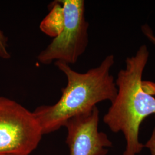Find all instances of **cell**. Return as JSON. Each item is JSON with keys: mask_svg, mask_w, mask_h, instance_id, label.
<instances>
[{"mask_svg": "<svg viewBox=\"0 0 155 155\" xmlns=\"http://www.w3.org/2000/svg\"><path fill=\"white\" fill-rule=\"evenodd\" d=\"M150 52L146 45L127 57L125 68L115 81L117 93L103 121L113 133L122 132L126 140L123 155H136L144 148L139 141V129L147 117L155 115V83L143 80Z\"/></svg>", "mask_w": 155, "mask_h": 155, "instance_id": "6da1fadb", "label": "cell"}, {"mask_svg": "<svg viewBox=\"0 0 155 155\" xmlns=\"http://www.w3.org/2000/svg\"><path fill=\"white\" fill-rule=\"evenodd\" d=\"M114 62V56L109 55L99 66L80 73L67 63L56 61V66L65 75L67 83L56 103L40 106L33 111L43 135L64 127L68 120L91 111L101 102L111 103L114 100L117 88L110 74Z\"/></svg>", "mask_w": 155, "mask_h": 155, "instance_id": "7a4b0ae2", "label": "cell"}, {"mask_svg": "<svg viewBox=\"0 0 155 155\" xmlns=\"http://www.w3.org/2000/svg\"><path fill=\"white\" fill-rule=\"evenodd\" d=\"M62 23L60 31L37 59L43 64L54 61L68 64L77 63L89 43V22L83 0H60Z\"/></svg>", "mask_w": 155, "mask_h": 155, "instance_id": "3957f363", "label": "cell"}, {"mask_svg": "<svg viewBox=\"0 0 155 155\" xmlns=\"http://www.w3.org/2000/svg\"><path fill=\"white\" fill-rule=\"evenodd\" d=\"M43 136L33 111L0 97V155H31Z\"/></svg>", "mask_w": 155, "mask_h": 155, "instance_id": "277c9868", "label": "cell"}, {"mask_svg": "<svg viewBox=\"0 0 155 155\" xmlns=\"http://www.w3.org/2000/svg\"><path fill=\"white\" fill-rule=\"evenodd\" d=\"M99 121L97 106L67 121L64 127L70 155H107L112 143L106 133L99 131Z\"/></svg>", "mask_w": 155, "mask_h": 155, "instance_id": "5b68a950", "label": "cell"}, {"mask_svg": "<svg viewBox=\"0 0 155 155\" xmlns=\"http://www.w3.org/2000/svg\"><path fill=\"white\" fill-rule=\"evenodd\" d=\"M0 58L4 59H8L11 58L8 50V38L1 30H0Z\"/></svg>", "mask_w": 155, "mask_h": 155, "instance_id": "8992f818", "label": "cell"}, {"mask_svg": "<svg viewBox=\"0 0 155 155\" xmlns=\"http://www.w3.org/2000/svg\"><path fill=\"white\" fill-rule=\"evenodd\" d=\"M141 31L144 35V36L147 38L152 45L155 47V35L152 28L149 25L144 24L141 26Z\"/></svg>", "mask_w": 155, "mask_h": 155, "instance_id": "52a82bcc", "label": "cell"}, {"mask_svg": "<svg viewBox=\"0 0 155 155\" xmlns=\"http://www.w3.org/2000/svg\"><path fill=\"white\" fill-rule=\"evenodd\" d=\"M144 147H146L147 148L149 149L151 155H155V127H154L150 139L145 145H144Z\"/></svg>", "mask_w": 155, "mask_h": 155, "instance_id": "ba28073f", "label": "cell"}, {"mask_svg": "<svg viewBox=\"0 0 155 155\" xmlns=\"http://www.w3.org/2000/svg\"></svg>", "mask_w": 155, "mask_h": 155, "instance_id": "9c48e42d", "label": "cell"}]
</instances>
